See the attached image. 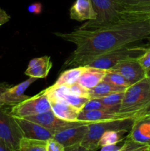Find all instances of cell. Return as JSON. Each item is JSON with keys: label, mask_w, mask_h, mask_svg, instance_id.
<instances>
[{"label": "cell", "mask_w": 150, "mask_h": 151, "mask_svg": "<svg viewBox=\"0 0 150 151\" xmlns=\"http://www.w3.org/2000/svg\"><path fill=\"white\" fill-rule=\"evenodd\" d=\"M55 35L76 45L65 66H86L101 55L149 37L150 19L124 21L102 29H76L71 32H57Z\"/></svg>", "instance_id": "6da1fadb"}, {"label": "cell", "mask_w": 150, "mask_h": 151, "mask_svg": "<svg viewBox=\"0 0 150 151\" xmlns=\"http://www.w3.org/2000/svg\"><path fill=\"white\" fill-rule=\"evenodd\" d=\"M150 110V78L146 77L131 85L124 91L119 111L129 113L139 117Z\"/></svg>", "instance_id": "7a4b0ae2"}, {"label": "cell", "mask_w": 150, "mask_h": 151, "mask_svg": "<svg viewBox=\"0 0 150 151\" xmlns=\"http://www.w3.org/2000/svg\"><path fill=\"white\" fill-rule=\"evenodd\" d=\"M96 13L94 20L87 21L78 29L94 30L108 27L122 22L121 19V4L113 0H90Z\"/></svg>", "instance_id": "3957f363"}, {"label": "cell", "mask_w": 150, "mask_h": 151, "mask_svg": "<svg viewBox=\"0 0 150 151\" xmlns=\"http://www.w3.org/2000/svg\"><path fill=\"white\" fill-rule=\"evenodd\" d=\"M134 121L133 118H128L88 123V131L81 145L90 150L96 151L99 148V141L105 131H125L129 133L132 129Z\"/></svg>", "instance_id": "277c9868"}, {"label": "cell", "mask_w": 150, "mask_h": 151, "mask_svg": "<svg viewBox=\"0 0 150 151\" xmlns=\"http://www.w3.org/2000/svg\"><path fill=\"white\" fill-rule=\"evenodd\" d=\"M146 50V47L124 46L95 58L85 66L109 70L122 61L129 59H137Z\"/></svg>", "instance_id": "5b68a950"}, {"label": "cell", "mask_w": 150, "mask_h": 151, "mask_svg": "<svg viewBox=\"0 0 150 151\" xmlns=\"http://www.w3.org/2000/svg\"><path fill=\"white\" fill-rule=\"evenodd\" d=\"M10 107L4 105L0 108V139L13 150L19 151L24 135L15 117L10 114Z\"/></svg>", "instance_id": "8992f818"}, {"label": "cell", "mask_w": 150, "mask_h": 151, "mask_svg": "<svg viewBox=\"0 0 150 151\" xmlns=\"http://www.w3.org/2000/svg\"><path fill=\"white\" fill-rule=\"evenodd\" d=\"M51 110L49 100L45 89L34 97L12 106L10 114L14 117L25 118Z\"/></svg>", "instance_id": "52a82bcc"}, {"label": "cell", "mask_w": 150, "mask_h": 151, "mask_svg": "<svg viewBox=\"0 0 150 151\" xmlns=\"http://www.w3.org/2000/svg\"><path fill=\"white\" fill-rule=\"evenodd\" d=\"M88 123L79 121L76 125L56 132L53 138L61 143L65 147L81 144L88 131Z\"/></svg>", "instance_id": "ba28073f"}, {"label": "cell", "mask_w": 150, "mask_h": 151, "mask_svg": "<svg viewBox=\"0 0 150 151\" xmlns=\"http://www.w3.org/2000/svg\"><path fill=\"white\" fill-rule=\"evenodd\" d=\"M137 59H129L122 61L109 70L121 74L129 85H133L146 77V72Z\"/></svg>", "instance_id": "9c48e42d"}, {"label": "cell", "mask_w": 150, "mask_h": 151, "mask_svg": "<svg viewBox=\"0 0 150 151\" xmlns=\"http://www.w3.org/2000/svg\"><path fill=\"white\" fill-rule=\"evenodd\" d=\"M24 119H28L32 122H35L44 128H47L48 130L51 131V132L54 133V134L56 132L61 130L65 129L66 128L74 125L76 124L79 123V121H66L63 119H60L57 117L51 110L48 111L44 112V113L38 114L36 115H32V116H27Z\"/></svg>", "instance_id": "30bf717a"}, {"label": "cell", "mask_w": 150, "mask_h": 151, "mask_svg": "<svg viewBox=\"0 0 150 151\" xmlns=\"http://www.w3.org/2000/svg\"><path fill=\"white\" fill-rule=\"evenodd\" d=\"M135 119V115L129 113H123L120 111H80L77 117V121L80 122H101V121L116 120V119Z\"/></svg>", "instance_id": "8fae6325"}, {"label": "cell", "mask_w": 150, "mask_h": 151, "mask_svg": "<svg viewBox=\"0 0 150 151\" xmlns=\"http://www.w3.org/2000/svg\"><path fill=\"white\" fill-rule=\"evenodd\" d=\"M126 139L142 145L150 146V118L148 115L135 118Z\"/></svg>", "instance_id": "7c38bea8"}, {"label": "cell", "mask_w": 150, "mask_h": 151, "mask_svg": "<svg viewBox=\"0 0 150 151\" xmlns=\"http://www.w3.org/2000/svg\"><path fill=\"white\" fill-rule=\"evenodd\" d=\"M15 119L23 133L24 137L42 141H47L54 137V133L35 122L24 118L15 117Z\"/></svg>", "instance_id": "4fadbf2b"}, {"label": "cell", "mask_w": 150, "mask_h": 151, "mask_svg": "<svg viewBox=\"0 0 150 151\" xmlns=\"http://www.w3.org/2000/svg\"><path fill=\"white\" fill-rule=\"evenodd\" d=\"M120 11L122 22L150 19V1L138 3L134 5H121Z\"/></svg>", "instance_id": "5bb4252c"}, {"label": "cell", "mask_w": 150, "mask_h": 151, "mask_svg": "<svg viewBox=\"0 0 150 151\" xmlns=\"http://www.w3.org/2000/svg\"><path fill=\"white\" fill-rule=\"evenodd\" d=\"M36 80L37 78H29L18 85L9 87L3 97L4 104L12 106L29 98V96L25 95L24 92Z\"/></svg>", "instance_id": "9a60e30c"}, {"label": "cell", "mask_w": 150, "mask_h": 151, "mask_svg": "<svg viewBox=\"0 0 150 151\" xmlns=\"http://www.w3.org/2000/svg\"><path fill=\"white\" fill-rule=\"evenodd\" d=\"M52 67V63L49 56H43L32 59L25 71V75L29 78H45Z\"/></svg>", "instance_id": "2e32d148"}, {"label": "cell", "mask_w": 150, "mask_h": 151, "mask_svg": "<svg viewBox=\"0 0 150 151\" xmlns=\"http://www.w3.org/2000/svg\"><path fill=\"white\" fill-rule=\"evenodd\" d=\"M49 100L51 106V110L57 117L66 121H77L78 115L80 111L74 108L62 98L50 99Z\"/></svg>", "instance_id": "e0dca14e"}, {"label": "cell", "mask_w": 150, "mask_h": 151, "mask_svg": "<svg viewBox=\"0 0 150 151\" xmlns=\"http://www.w3.org/2000/svg\"><path fill=\"white\" fill-rule=\"evenodd\" d=\"M70 18L78 22L94 20L96 13L90 0H76L70 8Z\"/></svg>", "instance_id": "ac0fdd59"}, {"label": "cell", "mask_w": 150, "mask_h": 151, "mask_svg": "<svg viewBox=\"0 0 150 151\" xmlns=\"http://www.w3.org/2000/svg\"><path fill=\"white\" fill-rule=\"evenodd\" d=\"M107 70L86 66L78 79L77 83L88 90L92 89L103 81Z\"/></svg>", "instance_id": "d6986e66"}, {"label": "cell", "mask_w": 150, "mask_h": 151, "mask_svg": "<svg viewBox=\"0 0 150 151\" xmlns=\"http://www.w3.org/2000/svg\"><path fill=\"white\" fill-rule=\"evenodd\" d=\"M126 87L119 86L102 81L96 86L89 90L90 98H101L109 94L125 91Z\"/></svg>", "instance_id": "ffe728a7"}, {"label": "cell", "mask_w": 150, "mask_h": 151, "mask_svg": "<svg viewBox=\"0 0 150 151\" xmlns=\"http://www.w3.org/2000/svg\"><path fill=\"white\" fill-rule=\"evenodd\" d=\"M85 69H86V66H80L63 71L57 78L56 82L53 84V86H71L72 84L76 83Z\"/></svg>", "instance_id": "44dd1931"}, {"label": "cell", "mask_w": 150, "mask_h": 151, "mask_svg": "<svg viewBox=\"0 0 150 151\" xmlns=\"http://www.w3.org/2000/svg\"><path fill=\"white\" fill-rule=\"evenodd\" d=\"M125 131H107L102 134L99 141V147H101L106 145H116L126 139L124 137L126 134Z\"/></svg>", "instance_id": "7402d4cb"}, {"label": "cell", "mask_w": 150, "mask_h": 151, "mask_svg": "<svg viewBox=\"0 0 150 151\" xmlns=\"http://www.w3.org/2000/svg\"><path fill=\"white\" fill-rule=\"evenodd\" d=\"M19 151H47V142L23 137L20 142Z\"/></svg>", "instance_id": "603a6c76"}, {"label": "cell", "mask_w": 150, "mask_h": 151, "mask_svg": "<svg viewBox=\"0 0 150 151\" xmlns=\"http://www.w3.org/2000/svg\"><path fill=\"white\" fill-rule=\"evenodd\" d=\"M124 91L109 94L105 97L99 98L101 103L112 111H119L123 101Z\"/></svg>", "instance_id": "cb8c5ba5"}, {"label": "cell", "mask_w": 150, "mask_h": 151, "mask_svg": "<svg viewBox=\"0 0 150 151\" xmlns=\"http://www.w3.org/2000/svg\"><path fill=\"white\" fill-rule=\"evenodd\" d=\"M103 81L113 84V85L119 86H124L126 87V88L130 86L129 83L126 81V79L121 74L116 72H113V71L107 70L105 76L103 78Z\"/></svg>", "instance_id": "d4e9b609"}, {"label": "cell", "mask_w": 150, "mask_h": 151, "mask_svg": "<svg viewBox=\"0 0 150 151\" xmlns=\"http://www.w3.org/2000/svg\"><path fill=\"white\" fill-rule=\"evenodd\" d=\"M62 99L65 100L69 104L79 111L82 110L87 102L90 100V98H88V97H76V96L71 95V94H66L63 96Z\"/></svg>", "instance_id": "484cf974"}, {"label": "cell", "mask_w": 150, "mask_h": 151, "mask_svg": "<svg viewBox=\"0 0 150 151\" xmlns=\"http://www.w3.org/2000/svg\"><path fill=\"white\" fill-rule=\"evenodd\" d=\"M96 110H108L107 107L101 102L99 98H90L82 111H96Z\"/></svg>", "instance_id": "4316f807"}, {"label": "cell", "mask_w": 150, "mask_h": 151, "mask_svg": "<svg viewBox=\"0 0 150 151\" xmlns=\"http://www.w3.org/2000/svg\"><path fill=\"white\" fill-rule=\"evenodd\" d=\"M69 94L76 96V97H88V98H90L89 90L84 88L83 86L79 85L78 83H76L69 86Z\"/></svg>", "instance_id": "83f0119b"}, {"label": "cell", "mask_w": 150, "mask_h": 151, "mask_svg": "<svg viewBox=\"0 0 150 151\" xmlns=\"http://www.w3.org/2000/svg\"><path fill=\"white\" fill-rule=\"evenodd\" d=\"M137 60L147 74L150 71V47L146 48V51Z\"/></svg>", "instance_id": "f1b7e54d"}, {"label": "cell", "mask_w": 150, "mask_h": 151, "mask_svg": "<svg viewBox=\"0 0 150 151\" xmlns=\"http://www.w3.org/2000/svg\"><path fill=\"white\" fill-rule=\"evenodd\" d=\"M47 151H65V147L54 138L47 140Z\"/></svg>", "instance_id": "f546056e"}, {"label": "cell", "mask_w": 150, "mask_h": 151, "mask_svg": "<svg viewBox=\"0 0 150 151\" xmlns=\"http://www.w3.org/2000/svg\"><path fill=\"white\" fill-rule=\"evenodd\" d=\"M141 145H142L138 144V143L134 142L131 140L125 139V142L123 143V146H122V148L121 149L120 151H132Z\"/></svg>", "instance_id": "4dcf8cb0"}, {"label": "cell", "mask_w": 150, "mask_h": 151, "mask_svg": "<svg viewBox=\"0 0 150 151\" xmlns=\"http://www.w3.org/2000/svg\"><path fill=\"white\" fill-rule=\"evenodd\" d=\"M27 10L29 13L34 14H39L42 11V4L39 2H35L28 6Z\"/></svg>", "instance_id": "1f68e13d"}, {"label": "cell", "mask_w": 150, "mask_h": 151, "mask_svg": "<svg viewBox=\"0 0 150 151\" xmlns=\"http://www.w3.org/2000/svg\"><path fill=\"white\" fill-rule=\"evenodd\" d=\"M113 1L122 6H129L144 2V1H150V0H113Z\"/></svg>", "instance_id": "d6a6232c"}, {"label": "cell", "mask_w": 150, "mask_h": 151, "mask_svg": "<svg viewBox=\"0 0 150 151\" xmlns=\"http://www.w3.org/2000/svg\"><path fill=\"white\" fill-rule=\"evenodd\" d=\"M11 86L9 85L6 82H1L0 83V108L1 106H4V100H3V97H4V94L7 88L10 87Z\"/></svg>", "instance_id": "836d02e7"}, {"label": "cell", "mask_w": 150, "mask_h": 151, "mask_svg": "<svg viewBox=\"0 0 150 151\" xmlns=\"http://www.w3.org/2000/svg\"><path fill=\"white\" fill-rule=\"evenodd\" d=\"M65 151H94L92 150L87 148V147H84L81 144H76L74 145L69 146V147H65Z\"/></svg>", "instance_id": "e575fe53"}, {"label": "cell", "mask_w": 150, "mask_h": 151, "mask_svg": "<svg viewBox=\"0 0 150 151\" xmlns=\"http://www.w3.org/2000/svg\"><path fill=\"white\" fill-rule=\"evenodd\" d=\"M122 145H106L104 147H101L100 151H120L121 149L122 148Z\"/></svg>", "instance_id": "d590c367"}, {"label": "cell", "mask_w": 150, "mask_h": 151, "mask_svg": "<svg viewBox=\"0 0 150 151\" xmlns=\"http://www.w3.org/2000/svg\"><path fill=\"white\" fill-rule=\"evenodd\" d=\"M10 19V16L4 11V10L0 8V27L7 23Z\"/></svg>", "instance_id": "8d00e7d4"}, {"label": "cell", "mask_w": 150, "mask_h": 151, "mask_svg": "<svg viewBox=\"0 0 150 151\" xmlns=\"http://www.w3.org/2000/svg\"><path fill=\"white\" fill-rule=\"evenodd\" d=\"M0 151H16L0 139Z\"/></svg>", "instance_id": "74e56055"}, {"label": "cell", "mask_w": 150, "mask_h": 151, "mask_svg": "<svg viewBox=\"0 0 150 151\" xmlns=\"http://www.w3.org/2000/svg\"><path fill=\"white\" fill-rule=\"evenodd\" d=\"M132 151H150V146L148 145H141L137 147Z\"/></svg>", "instance_id": "f35d334b"}, {"label": "cell", "mask_w": 150, "mask_h": 151, "mask_svg": "<svg viewBox=\"0 0 150 151\" xmlns=\"http://www.w3.org/2000/svg\"><path fill=\"white\" fill-rule=\"evenodd\" d=\"M146 76H147V77H149V78H150V71H149V72H147Z\"/></svg>", "instance_id": "ab89813d"}, {"label": "cell", "mask_w": 150, "mask_h": 151, "mask_svg": "<svg viewBox=\"0 0 150 151\" xmlns=\"http://www.w3.org/2000/svg\"><path fill=\"white\" fill-rule=\"evenodd\" d=\"M146 114H150V110L148 112H147V113ZM145 114V115H146Z\"/></svg>", "instance_id": "60d3db41"}, {"label": "cell", "mask_w": 150, "mask_h": 151, "mask_svg": "<svg viewBox=\"0 0 150 151\" xmlns=\"http://www.w3.org/2000/svg\"><path fill=\"white\" fill-rule=\"evenodd\" d=\"M146 115H148V116H149V117L150 118V114H146Z\"/></svg>", "instance_id": "b9f144b4"}, {"label": "cell", "mask_w": 150, "mask_h": 151, "mask_svg": "<svg viewBox=\"0 0 150 151\" xmlns=\"http://www.w3.org/2000/svg\"><path fill=\"white\" fill-rule=\"evenodd\" d=\"M149 37H150V36H149Z\"/></svg>", "instance_id": "7bdbcfd3"}]
</instances>
